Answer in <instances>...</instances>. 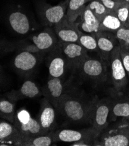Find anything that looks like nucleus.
<instances>
[{"mask_svg":"<svg viewBox=\"0 0 129 146\" xmlns=\"http://www.w3.org/2000/svg\"><path fill=\"white\" fill-rule=\"evenodd\" d=\"M97 99L96 97L90 101H86L75 93L65 92L60 101L58 111L71 122L89 123Z\"/></svg>","mask_w":129,"mask_h":146,"instance_id":"f257e3e1","label":"nucleus"},{"mask_svg":"<svg viewBox=\"0 0 129 146\" xmlns=\"http://www.w3.org/2000/svg\"><path fill=\"white\" fill-rule=\"evenodd\" d=\"M94 145L129 146V119L121 118L108 125L95 140Z\"/></svg>","mask_w":129,"mask_h":146,"instance_id":"f03ea898","label":"nucleus"},{"mask_svg":"<svg viewBox=\"0 0 129 146\" xmlns=\"http://www.w3.org/2000/svg\"><path fill=\"white\" fill-rule=\"evenodd\" d=\"M112 100L109 98L96 100L94 105L89 123L97 136V138L110 122V112Z\"/></svg>","mask_w":129,"mask_h":146,"instance_id":"7ed1b4c3","label":"nucleus"},{"mask_svg":"<svg viewBox=\"0 0 129 146\" xmlns=\"http://www.w3.org/2000/svg\"><path fill=\"white\" fill-rule=\"evenodd\" d=\"M109 64L114 90L118 94L121 95L126 90L128 83V78L121 60L119 46H117L112 52L109 58Z\"/></svg>","mask_w":129,"mask_h":146,"instance_id":"20e7f679","label":"nucleus"},{"mask_svg":"<svg viewBox=\"0 0 129 146\" xmlns=\"http://www.w3.org/2000/svg\"><path fill=\"white\" fill-rule=\"evenodd\" d=\"M82 74L90 79L105 81L107 78V70L104 61L89 56L81 64L78 69Z\"/></svg>","mask_w":129,"mask_h":146,"instance_id":"39448f33","label":"nucleus"},{"mask_svg":"<svg viewBox=\"0 0 129 146\" xmlns=\"http://www.w3.org/2000/svg\"><path fill=\"white\" fill-rule=\"evenodd\" d=\"M60 47L67 66L74 69H78L81 64L88 56V51L78 42H61Z\"/></svg>","mask_w":129,"mask_h":146,"instance_id":"423d86ee","label":"nucleus"},{"mask_svg":"<svg viewBox=\"0 0 129 146\" xmlns=\"http://www.w3.org/2000/svg\"><path fill=\"white\" fill-rule=\"evenodd\" d=\"M54 31L57 38L62 43L78 42L82 33L78 25L68 21L66 17L54 26Z\"/></svg>","mask_w":129,"mask_h":146,"instance_id":"0eeeda50","label":"nucleus"},{"mask_svg":"<svg viewBox=\"0 0 129 146\" xmlns=\"http://www.w3.org/2000/svg\"><path fill=\"white\" fill-rule=\"evenodd\" d=\"M65 93L64 85L61 79L52 77L42 90V94L57 110H59L60 101Z\"/></svg>","mask_w":129,"mask_h":146,"instance_id":"6e6552de","label":"nucleus"},{"mask_svg":"<svg viewBox=\"0 0 129 146\" xmlns=\"http://www.w3.org/2000/svg\"><path fill=\"white\" fill-rule=\"evenodd\" d=\"M98 46V51L101 59L109 62L110 55L118 42L115 33L110 32H98L95 35ZM119 46V45H118Z\"/></svg>","mask_w":129,"mask_h":146,"instance_id":"1a4fd4ad","label":"nucleus"},{"mask_svg":"<svg viewBox=\"0 0 129 146\" xmlns=\"http://www.w3.org/2000/svg\"><path fill=\"white\" fill-rule=\"evenodd\" d=\"M94 137L97 136L91 127L81 130L63 129L54 133V140L55 141L65 143H74L87 137Z\"/></svg>","mask_w":129,"mask_h":146,"instance_id":"9d476101","label":"nucleus"},{"mask_svg":"<svg viewBox=\"0 0 129 146\" xmlns=\"http://www.w3.org/2000/svg\"><path fill=\"white\" fill-rule=\"evenodd\" d=\"M23 135L13 123L1 121L0 122V144L19 146Z\"/></svg>","mask_w":129,"mask_h":146,"instance_id":"9b49d317","label":"nucleus"},{"mask_svg":"<svg viewBox=\"0 0 129 146\" xmlns=\"http://www.w3.org/2000/svg\"><path fill=\"white\" fill-rule=\"evenodd\" d=\"M42 94L38 87L32 80H26L20 88L18 90H12L5 94V96L12 101H16L25 98H33Z\"/></svg>","mask_w":129,"mask_h":146,"instance_id":"f8f14e48","label":"nucleus"},{"mask_svg":"<svg viewBox=\"0 0 129 146\" xmlns=\"http://www.w3.org/2000/svg\"><path fill=\"white\" fill-rule=\"evenodd\" d=\"M41 108L38 120L46 133L49 132L54 127L56 123L55 108L45 98L41 101Z\"/></svg>","mask_w":129,"mask_h":146,"instance_id":"ddd939ff","label":"nucleus"},{"mask_svg":"<svg viewBox=\"0 0 129 146\" xmlns=\"http://www.w3.org/2000/svg\"><path fill=\"white\" fill-rule=\"evenodd\" d=\"M38 63V54L21 50L15 57L13 61V66L21 72L33 71Z\"/></svg>","mask_w":129,"mask_h":146,"instance_id":"4468645a","label":"nucleus"},{"mask_svg":"<svg viewBox=\"0 0 129 146\" xmlns=\"http://www.w3.org/2000/svg\"><path fill=\"white\" fill-rule=\"evenodd\" d=\"M57 36L53 32L47 29L35 35L32 37V42L41 52H45L54 50L57 44Z\"/></svg>","mask_w":129,"mask_h":146,"instance_id":"2eb2a0df","label":"nucleus"},{"mask_svg":"<svg viewBox=\"0 0 129 146\" xmlns=\"http://www.w3.org/2000/svg\"><path fill=\"white\" fill-rule=\"evenodd\" d=\"M9 26L15 33L24 35L31 30V22L26 15L20 11H14L8 17Z\"/></svg>","mask_w":129,"mask_h":146,"instance_id":"dca6fc26","label":"nucleus"},{"mask_svg":"<svg viewBox=\"0 0 129 146\" xmlns=\"http://www.w3.org/2000/svg\"><path fill=\"white\" fill-rule=\"evenodd\" d=\"M81 19L78 27L82 33L95 35L100 32V22L87 5L81 14Z\"/></svg>","mask_w":129,"mask_h":146,"instance_id":"f3484780","label":"nucleus"},{"mask_svg":"<svg viewBox=\"0 0 129 146\" xmlns=\"http://www.w3.org/2000/svg\"><path fill=\"white\" fill-rule=\"evenodd\" d=\"M67 66L66 60L59 47L54 50V53L50 58L48 69L49 74L52 78H61L65 73Z\"/></svg>","mask_w":129,"mask_h":146,"instance_id":"a211bd4d","label":"nucleus"},{"mask_svg":"<svg viewBox=\"0 0 129 146\" xmlns=\"http://www.w3.org/2000/svg\"><path fill=\"white\" fill-rule=\"evenodd\" d=\"M69 0L55 6L50 7L44 13V20L50 25L55 26L66 17Z\"/></svg>","mask_w":129,"mask_h":146,"instance_id":"6ab92c4d","label":"nucleus"},{"mask_svg":"<svg viewBox=\"0 0 129 146\" xmlns=\"http://www.w3.org/2000/svg\"><path fill=\"white\" fill-rule=\"evenodd\" d=\"M13 124L25 136H36L47 133L42 127L38 120L32 117L25 122L15 120Z\"/></svg>","mask_w":129,"mask_h":146,"instance_id":"aec40b11","label":"nucleus"},{"mask_svg":"<svg viewBox=\"0 0 129 146\" xmlns=\"http://www.w3.org/2000/svg\"><path fill=\"white\" fill-rule=\"evenodd\" d=\"M119 118L129 119V99L122 98L112 101L110 122H115Z\"/></svg>","mask_w":129,"mask_h":146,"instance_id":"412c9836","label":"nucleus"},{"mask_svg":"<svg viewBox=\"0 0 129 146\" xmlns=\"http://www.w3.org/2000/svg\"><path fill=\"white\" fill-rule=\"evenodd\" d=\"M54 142V132L36 136H24L19 146H49Z\"/></svg>","mask_w":129,"mask_h":146,"instance_id":"4be33fe9","label":"nucleus"},{"mask_svg":"<svg viewBox=\"0 0 129 146\" xmlns=\"http://www.w3.org/2000/svg\"><path fill=\"white\" fill-rule=\"evenodd\" d=\"M123 26L115 12H108L100 22V32H110L115 33Z\"/></svg>","mask_w":129,"mask_h":146,"instance_id":"5701e85b","label":"nucleus"},{"mask_svg":"<svg viewBox=\"0 0 129 146\" xmlns=\"http://www.w3.org/2000/svg\"><path fill=\"white\" fill-rule=\"evenodd\" d=\"M89 0H69L66 12V18L70 22L75 23L79 17H81L86 4Z\"/></svg>","mask_w":129,"mask_h":146,"instance_id":"b1692460","label":"nucleus"},{"mask_svg":"<svg viewBox=\"0 0 129 146\" xmlns=\"http://www.w3.org/2000/svg\"><path fill=\"white\" fill-rule=\"evenodd\" d=\"M15 103L7 97H1L0 101V116L7 121L13 123L15 119Z\"/></svg>","mask_w":129,"mask_h":146,"instance_id":"393cba45","label":"nucleus"},{"mask_svg":"<svg viewBox=\"0 0 129 146\" xmlns=\"http://www.w3.org/2000/svg\"><path fill=\"white\" fill-rule=\"evenodd\" d=\"M78 43L87 51H97V42L95 35L82 33L79 37Z\"/></svg>","mask_w":129,"mask_h":146,"instance_id":"a878e982","label":"nucleus"},{"mask_svg":"<svg viewBox=\"0 0 129 146\" xmlns=\"http://www.w3.org/2000/svg\"><path fill=\"white\" fill-rule=\"evenodd\" d=\"M88 8L93 13L97 18L101 22L109 11L98 0H92L87 5Z\"/></svg>","mask_w":129,"mask_h":146,"instance_id":"bb28decb","label":"nucleus"},{"mask_svg":"<svg viewBox=\"0 0 129 146\" xmlns=\"http://www.w3.org/2000/svg\"><path fill=\"white\" fill-rule=\"evenodd\" d=\"M115 35L120 47L129 48V26H122Z\"/></svg>","mask_w":129,"mask_h":146,"instance_id":"cd10ccee","label":"nucleus"},{"mask_svg":"<svg viewBox=\"0 0 129 146\" xmlns=\"http://www.w3.org/2000/svg\"><path fill=\"white\" fill-rule=\"evenodd\" d=\"M115 12L122 25H126L129 15V3L127 1L120 3Z\"/></svg>","mask_w":129,"mask_h":146,"instance_id":"c85d7f7f","label":"nucleus"},{"mask_svg":"<svg viewBox=\"0 0 129 146\" xmlns=\"http://www.w3.org/2000/svg\"><path fill=\"white\" fill-rule=\"evenodd\" d=\"M121 60L129 80V48L120 47Z\"/></svg>","mask_w":129,"mask_h":146,"instance_id":"c756f323","label":"nucleus"},{"mask_svg":"<svg viewBox=\"0 0 129 146\" xmlns=\"http://www.w3.org/2000/svg\"><path fill=\"white\" fill-rule=\"evenodd\" d=\"M101 2L109 12H115L120 3H117L113 0H98Z\"/></svg>","mask_w":129,"mask_h":146,"instance_id":"7c9ffc66","label":"nucleus"},{"mask_svg":"<svg viewBox=\"0 0 129 146\" xmlns=\"http://www.w3.org/2000/svg\"><path fill=\"white\" fill-rule=\"evenodd\" d=\"M96 139L93 137L83 139L73 143L70 145L71 146H91L94 145V141Z\"/></svg>","mask_w":129,"mask_h":146,"instance_id":"2f4dec72","label":"nucleus"},{"mask_svg":"<svg viewBox=\"0 0 129 146\" xmlns=\"http://www.w3.org/2000/svg\"><path fill=\"white\" fill-rule=\"evenodd\" d=\"M22 50L27 51L28 52H31L35 54H39L41 51L38 49V48L34 44H26L24 46H22Z\"/></svg>","mask_w":129,"mask_h":146,"instance_id":"473e14b6","label":"nucleus"},{"mask_svg":"<svg viewBox=\"0 0 129 146\" xmlns=\"http://www.w3.org/2000/svg\"><path fill=\"white\" fill-rule=\"evenodd\" d=\"M113 1L117 2V3H122V2H123L124 1H125V0H113Z\"/></svg>","mask_w":129,"mask_h":146,"instance_id":"72a5a7b5","label":"nucleus"},{"mask_svg":"<svg viewBox=\"0 0 129 146\" xmlns=\"http://www.w3.org/2000/svg\"><path fill=\"white\" fill-rule=\"evenodd\" d=\"M126 25H129V15H128V21H127V23Z\"/></svg>","mask_w":129,"mask_h":146,"instance_id":"f704fd0d","label":"nucleus"},{"mask_svg":"<svg viewBox=\"0 0 129 146\" xmlns=\"http://www.w3.org/2000/svg\"><path fill=\"white\" fill-rule=\"evenodd\" d=\"M125 1H128L129 3V0H125Z\"/></svg>","mask_w":129,"mask_h":146,"instance_id":"c9c22d12","label":"nucleus"},{"mask_svg":"<svg viewBox=\"0 0 129 146\" xmlns=\"http://www.w3.org/2000/svg\"><path fill=\"white\" fill-rule=\"evenodd\" d=\"M126 26H129V25H126Z\"/></svg>","mask_w":129,"mask_h":146,"instance_id":"e433bc0d","label":"nucleus"}]
</instances>
